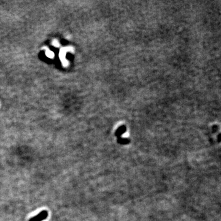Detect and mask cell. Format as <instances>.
<instances>
[{"label": "cell", "instance_id": "cell-1", "mask_svg": "<svg viewBox=\"0 0 221 221\" xmlns=\"http://www.w3.org/2000/svg\"><path fill=\"white\" fill-rule=\"evenodd\" d=\"M48 216V212L46 210L42 211L40 213L38 214L36 216L31 218L29 221H42L47 219Z\"/></svg>", "mask_w": 221, "mask_h": 221}, {"label": "cell", "instance_id": "cell-2", "mask_svg": "<svg viewBox=\"0 0 221 221\" xmlns=\"http://www.w3.org/2000/svg\"><path fill=\"white\" fill-rule=\"evenodd\" d=\"M46 54H47V55L50 58H53L54 56V54L51 51H48L46 52Z\"/></svg>", "mask_w": 221, "mask_h": 221}]
</instances>
